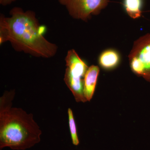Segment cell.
Here are the masks:
<instances>
[{"label": "cell", "mask_w": 150, "mask_h": 150, "mask_svg": "<svg viewBox=\"0 0 150 150\" xmlns=\"http://www.w3.org/2000/svg\"><path fill=\"white\" fill-rule=\"evenodd\" d=\"M10 14L9 17L1 14L0 16L1 44L9 41L16 51L35 57L49 58L55 56L58 47L44 37L46 28L40 25L34 12H25L16 7Z\"/></svg>", "instance_id": "6da1fadb"}, {"label": "cell", "mask_w": 150, "mask_h": 150, "mask_svg": "<svg viewBox=\"0 0 150 150\" xmlns=\"http://www.w3.org/2000/svg\"><path fill=\"white\" fill-rule=\"evenodd\" d=\"M15 95L14 90L6 91L0 98L1 150H25L40 142L42 131L32 113L12 106Z\"/></svg>", "instance_id": "7a4b0ae2"}, {"label": "cell", "mask_w": 150, "mask_h": 150, "mask_svg": "<svg viewBox=\"0 0 150 150\" xmlns=\"http://www.w3.org/2000/svg\"><path fill=\"white\" fill-rule=\"evenodd\" d=\"M66 69L64 81L78 102H86L84 94V79L88 67L74 49L69 50L65 58Z\"/></svg>", "instance_id": "3957f363"}, {"label": "cell", "mask_w": 150, "mask_h": 150, "mask_svg": "<svg viewBox=\"0 0 150 150\" xmlns=\"http://www.w3.org/2000/svg\"><path fill=\"white\" fill-rule=\"evenodd\" d=\"M129 58L132 71L150 82V33L134 42Z\"/></svg>", "instance_id": "277c9868"}, {"label": "cell", "mask_w": 150, "mask_h": 150, "mask_svg": "<svg viewBox=\"0 0 150 150\" xmlns=\"http://www.w3.org/2000/svg\"><path fill=\"white\" fill-rule=\"evenodd\" d=\"M75 19L87 21L92 15H97L106 7L109 0H58Z\"/></svg>", "instance_id": "5b68a950"}, {"label": "cell", "mask_w": 150, "mask_h": 150, "mask_svg": "<svg viewBox=\"0 0 150 150\" xmlns=\"http://www.w3.org/2000/svg\"><path fill=\"white\" fill-rule=\"evenodd\" d=\"M99 71V67L92 65L88 67L86 72L84 79V94L87 101H90L93 96Z\"/></svg>", "instance_id": "8992f818"}, {"label": "cell", "mask_w": 150, "mask_h": 150, "mask_svg": "<svg viewBox=\"0 0 150 150\" xmlns=\"http://www.w3.org/2000/svg\"><path fill=\"white\" fill-rule=\"evenodd\" d=\"M120 61V55L113 49H108L103 51L98 59L100 66L107 70L115 69L119 64Z\"/></svg>", "instance_id": "52a82bcc"}, {"label": "cell", "mask_w": 150, "mask_h": 150, "mask_svg": "<svg viewBox=\"0 0 150 150\" xmlns=\"http://www.w3.org/2000/svg\"><path fill=\"white\" fill-rule=\"evenodd\" d=\"M142 5V0L123 1L124 8L129 16L132 18L137 19L141 16Z\"/></svg>", "instance_id": "ba28073f"}, {"label": "cell", "mask_w": 150, "mask_h": 150, "mask_svg": "<svg viewBox=\"0 0 150 150\" xmlns=\"http://www.w3.org/2000/svg\"><path fill=\"white\" fill-rule=\"evenodd\" d=\"M68 116H69V125L71 133V138L73 144L75 146H78L79 144V140L77 133L76 126L72 110L69 108L68 110Z\"/></svg>", "instance_id": "9c48e42d"}, {"label": "cell", "mask_w": 150, "mask_h": 150, "mask_svg": "<svg viewBox=\"0 0 150 150\" xmlns=\"http://www.w3.org/2000/svg\"><path fill=\"white\" fill-rule=\"evenodd\" d=\"M16 1L17 0H0V4L3 6H6Z\"/></svg>", "instance_id": "30bf717a"}]
</instances>
